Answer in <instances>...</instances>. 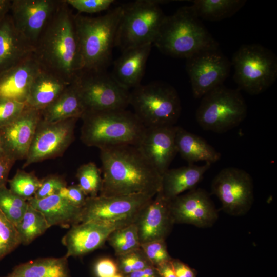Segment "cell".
<instances>
[{
	"label": "cell",
	"mask_w": 277,
	"mask_h": 277,
	"mask_svg": "<svg viewBox=\"0 0 277 277\" xmlns=\"http://www.w3.org/2000/svg\"><path fill=\"white\" fill-rule=\"evenodd\" d=\"M33 56L41 69L71 84L83 67L74 14L60 1L34 46Z\"/></svg>",
	"instance_id": "1"
},
{
	"label": "cell",
	"mask_w": 277,
	"mask_h": 277,
	"mask_svg": "<svg viewBox=\"0 0 277 277\" xmlns=\"http://www.w3.org/2000/svg\"><path fill=\"white\" fill-rule=\"evenodd\" d=\"M102 185L98 195L115 196L159 192L162 175L135 145L100 149Z\"/></svg>",
	"instance_id": "2"
},
{
	"label": "cell",
	"mask_w": 277,
	"mask_h": 277,
	"mask_svg": "<svg viewBox=\"0 0 277 277\" xmlns=\"http://www.w3.org/2000/svg\"><path fill=\"white\" fill-rule=\"evenodd\" d=\"M153 44L166 55L186 59L204 50L219 49L192 6L166 16Z\"/></svg>",
	"instance_id": "3"
},
{
	"label": "cell",
	"mask_w": 277,
	"mask_h": 277,
	"mask_svg": "<svg viewBox=\"0 0 277 277\" xmlns=\"http://www.w3.org/2000/svg\"><path fill=\"white\" fill-rule=\"evenodd\" d=\"M123 11L121 5L97 17L74 14L82 71H104L109 64Z\"/></svg>",
	"instance_id": "4"
},
{
	"label": "cell",
	"mask_w": 277,
	"mask_h": 277,
	"mask_svg": "<svg viewBox=\"0 0 277 277\" xmlns=\"http://www.w3.org/2000/svg\"><path fill=\"white\" fill-rule=\"evenodd\" d=\"M81 118L82 141L100 149L121 145L136 146L146 128L134 113L126 109L86 111Z\"/></svg>",
	"instance_id": "5"
},
{
	"label": "cell",
	"mask_w": 277,
	"mask_h": 277,
	"mask_svg": "<svg viewBox=\"0 0 277 277\" xmlns=\"http://www.w3.org/2000/svg\"><path fill=\"white\" fill-rule=\"evenodd\" d=\"M165 1L138 0L123 5L115 46L122 51L152 44L166 15L160 7Z\"/></svg>",
	"instance_id": "6"
},
{
	"label": "cell",
	"mask_w": 277,
	"mask_h": 277,
	"mask_svg": "<svg viewBox=\"0 0 277 277\" xmlns=\"http://www.w3.org/2000/svg\"><path fill=\"white\" fill-rule=\"evenodd\" d=\"M129 104L146 127L175 125L181 111L175 89L163 82L140 85L130 92Z\"/></svg>",
	"instance_id": "7"
},
{
	"label": "cell",
	"mask_w": 277,
	"mask_h": 277,
	"mask_svg": "<svg viewBox=\"0 0 277 277\" xmlns=\"http://www.w3.org/2000/svg\"><path fill=\"white\" fill-rule=\"evenodd\" d=\"M231 66L239 88L251 95L268 89L277 78V57L267 48L257 44L242 45L234 53Z\"/></svg>",
	"instance_id": "8"
},
{
	"label": "cell",
	"mask_w": 277,
	"mask_h": 277,
	"mask_svg": "<svg viewBox=\"0 0 277 277\" xmlns=\"http://www.w3.org/2000/svg\"><path fill=\"white\" fill-rule=\"evenodd\" d=\"M247 113V105L239 90L222 85L201 98L195 117L205 130L221 133L239 126Z\"/></svg>",
	"instance_id": "9"
},
{
	"label": "cell",
	"mask_w": 277,
	"mask_h": 277,
	"mask_svg": "<svg viewBox=\"0 0 277 277\" xmlns=\"http://www.w3.org/2000/svg\"><path fill=\"white\" fill-rule=\"evenodd\" d=\"M154 197L145 194L87 197L82 208L81 222L93 221L122 227L135 223L142 210Z\"/></svg>",
	"instance_id": "10"
},
{
	"label": "cell",
	"mask_w": 277,
	"mask_h": 277,
	"mask_svg": "<svg viewBox=\"0 0 277 277\" xmlns=\"http://www.w3.org/2000/svg\"><path fill=\"white\" fill-rule=\"evenodd\" d=\"M86 111L125 109L130 91L104 71H82L74 81Z\"/></svg>",
	"instance_id": "11"
},
{
	"label": "cell",
	"mask_w": 277,
	"mask_h": 277,
	"mask_svg": "<svg viewBox=\"0 0 277 277\" xmlns=\"http://www.w3.org/2000/svg\"><path fill=\"white\" fill-rule=\"evenodd\" d=\"M211 191L220 200L224 211L232 216L246 214L254 201V186L251 175L236 167L221 170L212 181Z\"/></svg>",
	"instance_id": "12"
},
{
	"label": "cell",
	"mask_w": 277,
	"mask_h": 277,
	"mask_svg": "<svg viewBox=\"0 0 277 277\" xmlns=\"http://www.w3.org/2000/svg\"><path fill=\"white\" fill-rule=\"evenodd\" d=\"M231 67V62L219 49L204 50L186 58V69L193 97L201 98L223 85Z\"/></svg>",
	"instance_id": "13"
},
{
	"label": "cell",
	"mask_w": 277,
	"mask_h": 277,
	"mask_svg": "<svg viewBox=\"0 0 277 277\" xmlns=\"http://www.w3.org/2000/svg\"><path fill=\"white\" fill-rule=\"evenodd\" d=\"M78 118L72 117L55 123H47L41 118L23 168L62 154L74 138V127Z\"/></svg>",
	"instance_id": "14"
},
{
	"label": "cell",
	"mask_w": 277,
	"mask_h": 277,
	"mask_svg": "<svg viewBox=\"0 0 277 277\" xmlns=\"http://www.w3.org/2000/svg\"><path fill=\"white\" fill-rule=\"evenodd\" d=\"M170 208L174 224L207 228L213 226L219 216L208 193L200 188H194L171 200Z\"/></svg>",
	"instance_id": "15"
},
{
	"label": "cell",
	"mask_w": 277,
	"mask_h": 277,
	"mask_svg": "<svg viewBox=\"0 0 277 277\" xmlns=\"http://www.w3.org/2000/svg\"><path fill=\"white\" fill-rule=\"evenodd\" d=\"M60 1L13 0L10 11L17 30L33 46Z\"/></svg>",
	"instance_id": "16"
},
{
	"label": "cell",
	"mask_w": 277,
	"mask_h": 277,
	"mask_svg": "<svg viewBox=\"0 0 277 277\" xmlns=\"http://www.w3.org/2000/svg\"><path fill=\"white\" fill-rule=\"evenodd\" d=\"M41 118V110L27 105L15 120L0 129L6 155L15 161L26 159Z\"/></svg>",
	"instance_id": "17"
},
{
	"label": "cell",
	"mask_w": 277,
	"mask_h": 277,
	"mask_svg": "<svg viewBox=\"0 0 277 277\" xmlns=\"http://www.w3.org/2000/svg\"><path fill=\"white\" fill-rule=\"evenodd\" d=\"M176 129L175 125L146 127L136 146L161 175L169 169L177 153Z\"/></svg>",
	"instance_id": "18"
},
{
	"label": "cell",
	"mask_w": 277,
	"mask_h": 277,
	"mask_svg": "<svg viewBox=\"0 0 277 277\" xmlns=\"http://www.w3.org/2000/svg\"><path fill=\"white\" fill-rule=\"evenodd\" d=\"M121 227L117 224L93 221L73 225L62 239L67 249L65 256H82L101 248L110 233Z\"/></svg>",
	"instance_id": "19"
},
{
	"label": "cell",
	"mask_w": 277,
	"mask_h": 277,
	"mask_svg": "<svg viewBox=\"0 0 277 277\" xmlns=\"http://www.w3.org/2000/svg\"><path fill=\"white\" fill-rule=\"evenodd\" d=\"M170 201L158 192L142 210L135 222L141 245L155 241H165L170 234L175 224Z\"/></svg>",
	"instance_id": "20"
},
{
	"label": "cell",
	"mask_w": 277,
	"mask_h": 277,
	"mask_svg": "<svg viewBox=\"0 0 277 277\" xmlns=\"http://www.w3.org/2000/svg\"><path fill=\"white\" fill-rule=\"evenodd\" d=\"M41 68L33 54L0 72V98L26 103L31 85Z\"/></svg>",
	"instance_id": "21"
},
{
	"label": "cell",
	"mask_w": 277,
	"mask_h": 277,
	"mask_svg": "<svg viewBox=\"0 0 277 277\" xmlns=\"http://www.w3.org/2000/svg\"><path fill=\"white\" fill-rule=\"evenodd\" d=\"M34 46L17 30L10 15L0 18V72L33 54Z\"/></svg>",
	"instance_id": "22"
},
{
	"label": "cell",
	"mask_w": 277,
	"mask_h": 277,
	"mask_svg": "<svg viewBox=\"0 0 277 277\" xmlns=\"http://www.w3.org/2000/svg\"><path fill=\"white\" fill-rule=\"evenodd\" d=\"M152 44L131 48L122 51L115 61L111 76L127 90L140 85Z\"/></svg>",
	"instance_id": "23"
},
{
	"label": "cell",
	"mask_w": 277,
	"mask_h": 277,
	"mask_svg": "<svg viewBox=\"0 0 277 277\" xmlns=\"http://www.w3.org/2000/svg\"><path fill=\"white\" fill-rule=\"evenodd\" d=\"M211 164L203 165L188 164L176 168L168 169L162 175L159 193L171 201L186 191L194 188L210 168Z\"/></svg>",
	"instance_id": "24"
},
{
	"label": "cell",
	"mask_w": 277,
	"mask_h": 277,
	"mask_svg": "<svg viewBox=\"0 0 277 277\" xmlns=\"http://www.w3.org/2000/svg\"><path fill=\"white\" fill-rule=\"evenodd\" d=\"M27 202L43 215L49 227H71L81 223L82 207L72 205L57 194L42 199L33 197Z\"/></svg>",
	"instance_id": "25"
},
{
	"label": "cell",
	"mask_w": 277,
	"mask_h": 277,
	"mask_svg": "<svg viewBox=\"0 0 277 277\" xmlns=\"http://www.w3.org/2000/svg\"><path fill=\"white\" fill-rule=\"evenodd\" d=\"M41 111L42 120L47 123L81 117L85 108L75 82L70 84L52 103Z\"/></svg>",
	"instance_id": "26"
},
{
	"label": "cell",
	"mask_w": 277,
	"mask_h": 277,
	"mask_svg": "<svg viewBox=\"0 0 277 277\" xmlns=\"http://www.w3.org/2000/svg\"><path fill=\"white\" fill-rule=\"evenodd\" d=\"M176 145L177 153L189 164L204 161L212 164L220 159L221 153L201 137L177 126Z\"/></svg>",
	"instance_id": "27"
},
{
	"label": "cell",
	"mask_w": 277,
	"mask_h": 277,
	"mask_svg": "<svg viewBox=\"0 0 277 277\" xmlns=\"http://www.w3.org/2000/svg\"><path fill=\"white\" fill-rule=\"evenodd\" d=\"M70 84L41 69L31 85L26 104L42 110L52 103Z\"/></svg>",
	"instance_id": "28"
},
{
	"label": "cell",
	"mask_w": 277,
	"mask_h": 277,
	"mask_svg": "<svg viewBox=\"0 0 277 277\" xmlns=\"http://www.w3.org/2000/svg\"><path fill=\"white\" fill-rule=\"evenodd\" d=\"M0 277H71L68 259L38 258L15 266L12 271Z\"/></svg>",
	"instance_id": "29"
},
{
	"label": "cell",
	"mask_w": 277,
	"mask_h": 277,
	"mask_svg": "<svg viewBox=\"0 0 277 277\" xmlns=\"http://www.w3.org/2000/svg\"><path fill=\"white\" fill-rule=\"evenodd\" d=\"M246 3L245 0H195L192 7L199 18L219 21L232 16Z\"/></svg>",
	"instance_id": "30"
},
{
	"label": "cell",
	"mask_w": 277,
	"mask_h": 277,
	"mask_svg": "<svg viewBox=\"0 0 277 277\" xmlns=\"http://www.w3.org/2000/svg\"><path fill=\"white\" fill-rule=\"evenodd\" d=\"M15 226L21 244L25 245L30 244L50 228L43 215L29 204L22 219Z\"/></svg>",
	"instance_id": "31"
},
{
	"label": "cell",
	"mask_w": 277,
	"mask_h": 277,
	"mask_svg": "<svg viewBox=\"0 0 277 277\" xmlns=\"http://www.w3.org/2000/svg\"><path fill=\"white\" fill-rule=\"evenodd\" d=\"M107 241L116 256L141 247L135 223L116 229L110 233Z\"/></svg>",
	"instance_id": "32"
},
{
	"label": "cell",
	"mask_w": 277,
	"mask_h": 277,
	"mask_svg": "<svg viewBox=\"0 0 277 277\" xmlns=\"http://www.w3.org/2000/svg\"><path fill=\"white\" fill-rule=\"evenodd\" d=\"M28 206L27 201L13 193L6 186L0 187V210L16 226Z\"/></svg>",
	"instance_id": "33"
},
{
	"label": "cell",
	"mask_w": 277,
	"mask_h": 277,
	"mask_svg": "<svg viewBox=\"0 0 277 277\" xmlns=\"http://www.w3.org/2000/svg\"><path fill=\"white\" fill-rule=\"evenodd\" d=\"M78 185L87 197L99 194L102 185V176L100 169L93 162L81 165L77 169Z\"/></svg>",
	"instance_id": "34"
},
{
	"label": "cell",
	"mask_w": 277,
	"mask_h": 277,
	"mask_svg": "<svg viewBox=\"0 0 277 277\" xmlns=\"http://www.w3.org/2000/svg\"><path fill=\"white\" fill-rule=\"evenodd\" d=\"M8 182L9 189L27 201L34 197L41 183V180L34 173L21 170H18L15 175Z\"/></svg>",
	"instance_id": "35"
},
{
	"label": "cell",
	"mask_w": 277,
	"mask_h": 277,
	"mask_svg": "<svg viewBox=\"0 0 277 277\" xmlns=\"http://www.w3.org/2000/svg\"><path fill=\"white\" fill-rule=\"evenodd\" d=\"M21 244L16 226L0 210V261Z\"/></svg>",
	"instance_id": "36"
},
{
	"label": "cell",
	"mask_w": 277,
	"mask_h": 277,
	"mask_svg": "<svg viewBox=\"0 0 277 277\" xmlns=\"http://www.w3.org/2000/svg\"><path fill=\"white\" fill-rule=\"evenodd\" d=\"M116 257L119 273L124 276L152 265L141 247Z\"/></svg>",
	"instance_id": "37"
},
{
	"label": "cell",
	"mask_w": 277,
	"mask_h": 277,
	"mask_svg": "<svg viewBox=\"0 0 277 277\" xmlns=\"http://www.w3.org/2000/svg\"><path fill=\"white\" fill-rule=\"evenodd\" d=\"M151 264L155 267L163 263L170 262V256L165 240L152 241L141 245Z\"/></svg>",
	"instance_id": "38"
},
{
	"label": "cell",
	"mask_w": 277,
	"mask_h": 277,
	"mask_svg": "<svg viewBox=\"0 0 277 277\" xmlns=\"http://www.w3.org/2000/svg\"><path fill=\"white\" fill-rule=\"evenodd\" d=\"M26 106V103L0 98V129L15 120Z\"/></svg>",
	"instance_id": "39"
},
{
	"label": "cell",
	"mask_w": 277,
	"mask_h": 277,
	"mask_svg": "<svg viewBox=\"0 0 277 277\" xmlns=\"http://www.w3.org/2000/svg\"><path fill=\"white\" fill-rule=\"evenodd\" d=\"M69 6L78 13H94L106 10L114 3L113 0H65Z\"/></svg>",
	"instance_id": "40"
},
{
	"label": "cell",
	"mask_w": 277,
	"mask_h": 277,
	"mask_svg": "<svg viewBox=\"0 0 277 277\" xmlns=\"http://www.w3.org/2000/svg\"><path fill=\"white\" fill-rule=\"evenodd\" d=\"M66 186L65 180L58 176H47L41 180L40 187L36 192L34 197L37 199H42L58 194L60 190Z\"/></svg>",
	"instance_id": "41"
},
{
	"label": "cell",
	"mask_w": 277,
	"mask_h": 277,
	"mask_svg": "<svg viewBox=\"0 0 277 277\" xmlns=\"http://www.w3.org/2000/svg\"><path fill=\"white\" fill-rule=\"evenodd\" d=\"M57 194L72 205L81 208L87 197L77 184L63 187Z\"/></svg>",
	"instance_id": "42"
},
{
	"label": "cell",
	"mask_w": 277,
	"mask_h": 277,
	"mask_svg": "<svg viewBox=\"0 0 277 277\" xmlns=\"http://www.w3.org/2000/svg\"><path fill=\"white\" fill-rule=\"evenodd\" d=\"M94 272L97 277H114L118 273L117 263L109 258L99 259L94 265Z\"/></svg>",
	"instance_id": "43"
},
{
	"label": "cell",
	"mask_w": 277,
	"mask_h": 277,
	"mask_svg": "<svg viewBox=\"0 0 277 277\" xmlns=\"http://www.w3.org/2000/svg\"><path fill=\"white\" fill-rule=\"evenodd\" d=\"M15 161L4 155L0 157V187L6 185L8 182L9 173Z\"/></svg>",
	"instance_id": "44"
},
{
	"label": "cell",
	"mask_w": 277,
	"mask_h": 277,
	"mask_svg": "<svg viewBox=\"0 0 277 277\" xmlns=\"http://www.w3.org/2000/svg\"><path fill=\"white\" fill-rule=\"evenodd\" d=\"M171 263L176 277H196L195 271L178 259H173Z\"/></svg>",
	"instance_id": "45"
},
{
	"label": "cell",
	"mask_w": 277,
	"mask_h": 277,
	"mask_svg": "<svg viewBox=\"0 0 277 277\" xmlns=\"http://www.w3.org/2000/svg\"><path fill=\"white\" fill-rule=\"evenodd\" d=\"M125 277H160L156 268L148 266L143 269L132 272Z\"/></svg>",
	"instance_id": "46"
},
{
	"label": "cell",
	"mask_w": 277,
	"mask_h": 277,
	"mask_svg": "<svg viewBox=\"0 0 277 277\" xmlns=\"http://www.w3.org/2000/svg\"><path fill=\"white\" fill-rule=\"evenodd\" d=\"M160 277H176L170 262L155 267Z\"/></svg>",
	"instance_id": "47"
},
{
	"label": "cell",
	"mask_w": 277,
	"mask_h": 277,
	"mask_svg": "<svg viewBox=\"0 0 277 277\" xmlns=\"http://www.w3.org/2000/svg\"><path fill=\"white\" fill-rule=\"evenodd\" d=\"M11 1L0 0V18L8 14L10 9Z\"/></svg>",
	"instance_id": "48"
},
{
	"label": "cell",
	"mask_w": 277,
	"mask_h": 277,
	"mask_svg": "<svg viewBox=\"0 0 277 277\" xmlns=\"http://www.w3.org/2000/svg\"><path fill=\"white\" fill-rule=\"evenodd\" d=\"M4 155H6L3 148V146L0 138V157Z\"/></svg>",
	"instance_id": "49"
},
{
	"label": "cell",
	"mask_w": 277,
	"mask_h": 277,
	"mask_svg": "<svg viewBox=\"0 0 277 277\" xmlns=\"http://www.w3.org/2000/svg\"><path fill=\"white\" fill-rule=\"evenodd\" d=\"M114 277H125L124 275L120 273H118L116 275H115Z\"/></svg>",
	"instance_id": "50"
}]
</instances>
